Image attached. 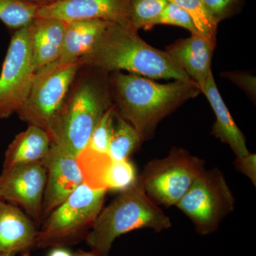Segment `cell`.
Returning a JSON list of instances; mask_svg holds the SVG:
<instances>
[{
  "instance_id": "cell-1",
  "label": "cell",
  "mask_w": 256,
  "mask_h": 256,
  "mask_svg": "<svg viewBox=\"0 0 256 256\" xmlns=\"http://www.w3.org/2000/svg\"><path fill=\"white\" fill-rule=\"evenodd\" d=\"M131 24L110 23L92 50L79 60L82 67L102 72L127 70L150 78H191L166 52L146 43Z\"/></svg>"
},
{
  "instance_id": "cell-2",
  "label": "cell",
  "mask_w": 256,
  "mask_h": 256,
  "mask_svg": "<svg viewBox=\"0 0 256 256\" xmlns=\"http://www.w3.org/2000/svg\"><path fill=\"white\" fill-rule=\"evenodd\" d=\"M110 84L116 112L136 130L142 142L152 138L162 120L202 92L192 80L160 84L120 72H114Z\"/></svg>"
},
{
  "instance_id": "cell-3",
  "label": "cell",
  "mask_w": 256,
  "mask_h": 256,
  "mask_svg": "<svg viewBox=\"0 0 256 256\" xmlns=\"http://www.w3.org/2000/svg\"><path fill=\"white\" fill-rule=\"evenodd\" d=\"M171 226L170 217L146 195L138 178L101 210L86 240L92 250L108 256L114 240L124 234L141 228L159 233Z\"/></svg>"
},
{
  "instance_id": "cell-4",
  "label": "cell",
  "mask_w": 256,
  "mask_h": 256,
  "mask_svg": "<svg viewBox=\"0 0 256 256\" xmlns=\"http://www.w3.org/2000/svg\"><path fill=\"white\" fill-rule=\"evenodd\" d=\"M110 96L107 86L98 79L86 78L77 84L47 130L52 143L77 158L112 106Z\"/></svg>"
},
{
  "instance_id": "cell-5",
  "label": "cell",
  "mask_w": 256,
  "mask_h": 256,
  "mask_svg": "<svg viewBox=\"0 0 256 256\" xmlns=\"http://www.w3.org/2000/svg\"><path fill=\"white\" fill-rule=\"evenodd\" d=\"M106 192L80 184L48 216L38 230L36 246L64 247L86 239L102 210Z\"/></svg>"
},
{
  "instance_id": "cell-6",
  "label": "cell",
  "mask_w": 256,
  "mask_h": 256,
  "mask_svg": "<svg viewBox=\"0 0 256 256\" xmlns=\"http://www.w3.org/2000/svg\"><path fill=\"white\" fill-rule=\"evenodd\" d=\"M204 170L203 160L186 150L173 148L162 159L150 161L138 178L152 201L170 207L176 206Z\"/></svg>"
},
{
  "instance_id": "cell-7",
  "label": "cell",
  "mask_w": 256,
  "mask_h": 256,
  "mask_svg": "<svg viewBox=\"0 0 256 256\" xmlns=\"http://www.w3.org/2000/svg\"><path fill=\"white\" fill-rule=\"evenodd\" d=\"M82 67L78 60L69 64L55 62L37 70L26 100L16 111L18 118L28 126L47 131Z\"/></svg>"
},
{
  "instance_id": "cell-8",
  "label": "cell",
  "mask_w": 256,
  "mask_h": 256,
  "mask_svg": "<svg viewBox=\"0 0 256 256\" xmlns=\"http://www.w3.org/2000/svg\"><path fill=\"white\" fill-rule=\"evenodd\" d=\"M235 198L218 168L205 170L176 204L202 236L210 235L235 208Z\"/></svg>"
},
{
  "instance_id": "cell-9",
  "label": "cell",
  "mask_w": 256,
  "mask_h": 256,
  "mask_svg": "<svg viewBox=\"0 0 256 256\" xmlns=\"http://www.w3.org/2000/svg\"><path fill=\"white\" fill-rule=\"evenodd\" d=\"M36 74L30 24L12 37L0 74V120L10 118L23 105Z\"/></svg>"
},
{
  "instance_id": "cell-10",
  "label": "cell",
  "mask_w": 256,
  "mask_h": 256,
  "mask_svg": "<svg viewBox=\"0 0 256 256\" xmlns=\"http://www.w3.org/2000/svg\"><path fill=\"white\" fill-rule=\"evenodd\" d=\"M46 172L42 162L3 169L0 194L4 201L22 207L35 223L42 220Z\"/></svg>"
},
{
  "instance_id": "cell-11",
  "label": "cell",
  "mask_w": 256,
  "mask_h": 256,
  "mask_svg": "<svg viewBox=\"0 0 256 256\" xmlns=\"http://www.w3.org/2000/svg\"><path fill=\"white\" fill-rule=\"evenodd\" d=\"M42 164L46 172L42 218L60 206L84 183L76 158L52 143Z\"/></svg>"
},
{
  "instance_id": "cell-12",
  "label": "cell",
  "mask_w": 256,
  "mask_h": 256,
  "mask_svg": "<svg viewBox=\"0 0 256 256\" xmlns=\"http://www.w3.org/2000/svg\"><path fill=\"white\" fill-rule=\"evenodd\" d=\"M130 0H62L37 10L36 18L65 22L100 20L119 24H131Z\"/></svg>"
},
{
  "instance_id": "cell-13",
  "label": "cell",
  "mask_w": 256,
  "mask_h": 256,
  "mask_svg": "<svg viewBox=\"0 0 256 256\" xmlns=\"http://www.w3.org/2000/svg\"><path fill=\"white\" fill-rule=\"evenodd\" d=\"M38 233L26 214L13 204L0 201V252H30L36 246Z\"/></svg>"
},
{
  "instance_id": "cell-14",
  "label": "cell",
  "mask_w": 256,
  "mask_h": 256,
  "mask_svg": "<svg viewBox=\"0 0 256 256\" xmlns=\"http://www.w3.org/2000/svg\"><path fill=\"white\" fill-rule=\"evenodd\" d=\"M215 43L200 34L180 40L166 50L198 86L201 92L210 72V64Z\"/></svg>"
},
{
  "instance_id": "cell-15",
  "label": "cell",
  "mask_w": 256,
  "mask_h": 256,
  "mask_svg": "<svg viewBox=\"0 0 256 256\" xmlns=\"http://www.w3.org/2000/svg\"><path fill=\"white\" fill-rule=\"evenodd\" d=\"M67 22L36 18L30 24L32 53L36 72L60 58Z\"/></svg>"
},
{
  "instance_id": "cell-16",
  "label": "cell",
  "mask_w": 256,
  "mask_h": 256,
  "mask_svg": "<svg viewBox=\"0 0 256 256\" xmlns=\"http://www.w3.org/2000/svg\"><path fill=\"white\" fill-rule=\"evenodd\" d=\"M202 92L206 96L216 116L212 134L222 142L228 144L236 156V159L248 156L250 152L248 150L245 138L224 104L212 72L208 75Z\"/></svg>"
},
{
  "instance_id": "cell-17",
  "label": "cell",
  "mask_w": 256,
  "mask_h": 256,
  "mask_svg": "<svg viewBox=\"0 0 256 256\" xmlns=\"http://www.w3.org/2000/svg\"><path fill=\"white\" fill-rule=\"evenodd\" d=\"M110 23L100 20L67 22L62 53L56 63H73L80 60L92 50Z\"/></svg>"
},
{
  "instance_id": "cell-18",
  "label": "cell",
  "mask_w": 256,
  "mask_h": 256,
  "mask_svg": "<svg viewBox=\"0 0 256 256\" xmlns=\"http://www.w3.org/2000/svg\"><path fill=\"white\" fill-rule=\"evenodd\" d=\"M52 140L42 128L28 126L18 134L5 152L3 169L42 162L50 150Z\"/></svg>"
},
{
  "instance_id": "cell-19",
  "label": "cell",
  "mask_w": 256,
  "mask_h": 256,
  "mask_svg": "<svg viewBox=\"0 0 256 256\" xmlns=\"http://www.w3.org/2000/svg\"><path fill=\"white\" fill-rule=\"evenodd\" d=\"M76 160L84 183L95 190H106V174L114 160L109 154L99 152L87 146L79 153Z\"/></svg>"
},
{
  "instance_id": "cell-20",
  "label": "cell",
  "mask_w": 256,
  "mask_h": 256,
  "mask_svg": "<svg viewBox=\"0 0 256 256\" xmlns=\"http://www.w3.org/2000/svg\"><path fill=\"white\" fill-rule=\"evenodd\" d=\"M116 122L111 134L108 154L112 160L129 159L142 142L139 134L127 121L116 112Z\"/></svg>"
},
{
  "instance_id": "cell-21",
  "label": "cell",
  "mask_w": 256,
  "mask_h": 256,
  "mask_svg": "<svg viewBox=\"0 0 256 256\" xmlns=\"http://www.w3.org/2000/svg\"><path fill=\"white\" fill-rule=\"evenodd\" d=\"M184 10L191 18L197 32L215 43L218 22L210 14L202 0H168Z\"/></svg>"
},
{
  "instance_id": "cell-22",
  "label": "cell",
  "mask_w": 256,
  "mask_h": 256,
  "mask_svg": "<svg viewBox=\"0 0 256 256\" xmlns=\"http://www.w3.org/2000/svg\"><path fill=\"white\" fill-rule=\"evenodd\" d=\"M168 0H130V21L137 30H150L168 4Z\"/></svg>"
},
{
  "instance_id": "cell-23",
  "label": "cell",
  "mask_w": 256,
  "mask_h": 256,
  "mask_svg": "<svg viewBox=\"0 0 256 256\" xmlns=\"http://www.w3.org/2000/svg\"><path fill=\"white\" fill-rule=\"evenodd\" d=\"M37 10L21 0H0V21L8 28L18 30L36 18Z\"/></svg>"
},
{
  "instance_id": "cell-24",
  "label": "cell",
  "mask_w": 256,
  "mask_h": 256,
  "mask_svg": "<svg viewBox=\"0 0 256 256\" xmlns=\"http://www.w3.org/2000/svg\"><path fill=\"white\" fill-rule=\"evenodd\" d=\"M138 178L136 166L129 159L112 160L105 178L106 190L122 192L130 188Z\"/></svg>"
},
{
  "instance_id": "cell-25",
  "label": "cell",
  "mask_w": 256,
  "mask_h": 256,
  "mask_svg": "<svg viewBox=\"0 0 256 256\" xmlns=\"http://www.w3.org/2000/svg\"><path fill=\"white\" fill-rule=\"evenodd\" d=\"M116 112V107L114 105L106 111L94 129L88 146L99 152L108 154Z\"/></svg>"
},
{
  "instance_id": "cell-26",
  "label": "cell",
  "mask_w": 256,
  "mask_h": 256,
  "mask_svg": "<svg viewBox=\"0 0 256 256\" xmlns=\"http://www.w3.org/2000/svg\"><path fill=\"white\" fill-rule=\"evenodd\" d=\"M158 24L181 26L188 30L192 34H198L188 13L182 8L169 2L159 18L154 22V26Z\"/></svg>"
},
{
  "instance_id": "cell-27",
  "label": "cell",
  "mask_w": 256,
  "mask_h": 256,
  "mask_svg": "<svg viewBox=\"0 0 256 256\" xmlns=\"http://www.w3.org/2000/svg\"><path fill=\"white\" fill-rule=\"evenodd\" d=\"M234 1L235 0H202L210 14L218 22L225 18Z\"/></svg>"
},
{
  "instance_id": "cell-28",
  "label": "cell",
  "mask_w": 256,
  "mask_h": 256,
  "mask_svg": "<svg viewBox=\"0 0 256 256\" xmlns=\"http://www.w3.org/2000/svg\"><path fill=\"white\" fill-rule=\"evenodd\" d=\"M235 166L239 172L250 178V181L256 185V156L249 153L248 156L236 160Z\"/></svg>"
},
{
  "instance_id": "cell-29",
  "label": "cell",
  "mask_w": 256,
  "mask_h": 256,
  "mask_svg": "<svg viewBox=\"0 0 256 256\" xmlns=\"http://www.w3.org/2000/svg\"><path fill=\"white\" fill-rule=\"evenodd\" d=\"M227 78L232 80L236 84L246 90L248 94L252 96L256 95V79L255 77L246 74H228Z\"/></svg>"
},
{
  "instance_id": "cell-30",
  "label": "cell",
  "mask_w": 256,
  "mask_h": 256,
  "mask_svg": "<svg viewBox=\"0 0 256 256\" xmlns=\"http://www.w3.org/2000/svg\"><path fill=\"white\" fill-rule=\"evenodd\" d=\"M21 1L26 3V4L36 6L40 9V8H44V6H50V5L55 4L62 0H21Z\"/></svg>"
},
{
  "instance_id": "cell-31",
  "label": "cell",
  "mask_w": 256,
  "mask_h": 256,
  "mask_svg": "<svg viewBox=\"0 0 256 256\" xmlns=\"http://www.w3.org/2000/svg\"><path fill=\"white\" fill-rule=\"evenodd\" d=\"M48 256H74V255L64 247H55L48 254Z\"/></svg>"
},
{
  "instance_id": "cell-32",
  "label": "cell",
  "mask_w": 256,
  "mask_h": 256,
  "mask_svg": "<svg viewBox=\"0 0 256 256\" xmlns=\"http://www.w3.org/2000/svg\"><path fill=\"white\" fill-rule=\"evenodd\" d=\"M74 256H102L98 252L92 250V252H86L84 250H79Z\"/></svg>"
},
{
  "instance_id": "cell-33",
  "label": "cell",
  "mask_w": 256,
  "mask_h": 256,
  "mask_svg": "<svg viewBox=\"0 0 256 256\" xmlns=\"http://www.w3.org/2000/svg\"><path fill=\"white\" fill-rule=\"evenodd\" d=\"M14 252H0V256H16Z\"/></svg>"
},
{
  "instance_id": "cell-34",
  "label": "cell",
  "mask_w": 256,
  "mask_h": 256,
  "mask_svg": "<svg viewBox=\"0 0 256 256\" xmlns=\"http://www.w3.org/2000/svg\"><path fill=\"white\" fill-rule=\"evenodd\" d=\"M2 198L1 194H0V201H2Z\"/></svg>"
}]
</instances>
